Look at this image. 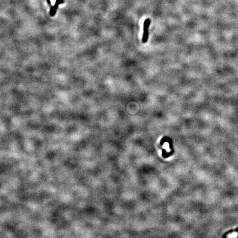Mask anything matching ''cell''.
<instances>
[{"mask_svg": "<svg viewBox=\"0 0 238 238\" xmlns=\"http://www.w3.org/2000/svg\"><path fill=\"white\" fill-rule=\"evenodd\" d=\"M151 24V21L149 19H147L144 21L143 24V34L142 41L143 43H146L147 42L149 37V32L148 29L149 26Z\"/></svg>", "mask_w": 238, "mask_h": 238, "instance_id": "1", "label": "cell"}]
</instances>
